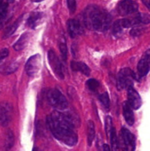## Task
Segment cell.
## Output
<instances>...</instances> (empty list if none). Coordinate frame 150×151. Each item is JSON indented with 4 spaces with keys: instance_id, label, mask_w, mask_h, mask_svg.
I'll list each match as a JSON object with an SVG mask.
<instances>
[{
    "instance_id": "19",
    "label": "cell",
    "mask_w": 150,
    "mask_h": 151,
    "mask_svg": "<svg viewBox=\"0 0 150 151\" xmlns=\"http://www.w3.org/2000/svg\"><path fill=\"white\" fill-rule=\"evenodd\" d=\"M87 139H88V146H91L95 137V126L91 120H89L87 125Z\"/></svg>"
},
{
    "instance_id": "2",
    "label": "cell",
    "mask_w": 150,
    "mask_h": 151,
    "mask_svg": "<svg viewBox=\"0 0 150 151\" xmlns=\"http://www.w3.org/2000/svg\"><path fill=\"white\" fill-rule=\"evenodd\" d=\"M85 26L90 29L104 32L110 26L111 16L104 9L94 4L88 6L83 12Z\"/></svg>"
},
{
    "instance_id": "12",
    "label": "cell",
    "mask_w": 150,
    "mask_h": 151,
    "mask_svg": "<svg viewBox=\"0 0 150 151\" xmlns=\"http://www.w3.org/2000/svg\"><path fill=\"white\" fill-rule=\"evenodd\" d=\"M44 17V15L43 13H41V12H33V13H32L29 15V18L27 19V22H26V25L29 27L34 29L38 25H39V24L42 22Z\"/></svg>"
},
{
    "instance_id": "33",
    "label": "cell",
    "mask_w": 150,
    "mask_h": 151,
    "mask_svg": "<svg viewBox=\"0 0 150 151\" xmlns=\"http://www.w3.org/2000/svg\"><path fill=\"white\" fill-rule=\"evenodd\" d=\"M32 1H34V2H40V1H42L44 0H32Z\"/></svg>"
},
{
    "instance_id": "27",
    "label": "cell",
    "mask_w": 150,
    "mask_h": 151,
    "mask_svg": "<svg viewBox=\"0 0 150 151\" xmlns=\"http://www.w3.org/2000/svg\"><path fill=\"white\" fill-rule=\"evenodd\" d=\"M60 53H61L62 57H63V59L64 60H66V58H67L68 49L64 39L62 40V41L60 42Z\"/></svg>"
},
{
    "instance_id": "9",
    "label": "cell",
    "mask_w": 150,
    "mask_h": 151,
    "mask_svg": "<svg viewBox=\"0 0 150 151\" xmlns=\"http://www.w3.org/2000/svg\"><path fill=\"white\" fill-rule=\"evenodd\" d=\"M127 97L128 103L130 105L132 109L137 110V109L141 108V105H142V101H141V97H140L139 94L132 86L128 88Z\"/></svg>"
},
{
    "instance_id": "24",
    "label": "cell",
    "mask_w": 150,
    "mask_h": 151,
    "mask_svg": "<svg viewBox=\"0 0 150 151\" xmlns=\"http://www.w3.org/2000/svg\"><path fill=\"white\" fill-rule=\"evenodd\" d=\"M87 86L91 91H95L99 87V83L96 79H89L87 81Z\"/></svg>"
},
{
    "instance_id": "25",
    "label": "cell",
    "mask_w": 150,
    "mask_h": 151,
    "mask_svg": "<svg viewBox=\"0 0 150 151\" xmlns=\"http://www.w3.org/2000/svg\"><path fill=\"white\" fill-rule=\"evenodd\" d=\"M104 127H105V131L106 134H107V137H110V134L111 133L112 130H113V124H112V119L110 116H106L105 118V125H104Z\"/></svg>"
},
{
    "instance_id": "1",
    "label": "cell",
    "mask_w": 150,
    "mask_h": 151,
    "mask_svg": "<svg viewBox=\"0 0 150 151\" xmlns=\"http://www.w3.org/2000/svg\"><path fill=\"white\" fill-rule=\"evenodd\" d=\"M46 121L51 134L58 141L68 146H74L77 143V135L74 131L76 124L70 112L55 111L47 116Z\"/></svg>"
},
{
    "instance_id": "18",
    "label": "cell",
    "mask_w": 150,
    "mask_h": 151,
    "mask_svg": "<svg viewBox=\"0 0 150 151\" xmlns=\"http://www.w3.org/2000/svg\"><path fill=\"white\" fill-rule=\"evenodd\" d=\"M19 67V63L17 62H10L4 64L0 68V73L3 75H10L17 70Z\"/></svg>"
},
{
    "instance_id": "11",
    "label": "cell",
    "mask_w": 150,
    "mask_h": 151,
    "mask_svg": "<svg viewBox=\"0 0 150 151\" xmlns=\"http://www.w3.org/2000/svg\"><path fill=\"white\" fill-rule=\"evenodd\" d=\"M68 31L71 38H75L83 33V27L80 22L76 19H69L68 21Z\"/></svg>"
},
{
    "instance_id": "21",
    "label": "cell",
    "mask_w": 150,
    "mask_h": 151,
    "mask_svg": "<svg viewBox=\"0 0 150 151\" xmlns=\"http://www.w3.org/2000/svg\"><path fill=\"white\" fill-rule=\"evenodd\" d=\"M109 138H110V143H111V146L113 150H117L118 147H119V141H118L117 135H116V130H115L114 128H113V130H112Z\"/></svg>"
},
{
    "instance_id": "20",
    "label": "cell",
    "mask_w": 150,
    "mask_h": 151,
    "mask_svg": "<svg viewBox=\"0 0 150 151\" xmlns=\"http://www.w3.org/2000/svg\"><path fill=\"white\" fill-rule=\"evenodd\" d=\"M7 4L3 2L2 1H0V29L3 27L4 24V21L7 14Z\"/></svg>"
},
{
    "instance_id": "26",
    "label": "cell",
    "mask_w": 150,
    "mask_h": 151,
    "mask_svg": "<svg viewBox=\"0 0 150 151\" xmlns=\"http://www.w3.org/2000/svg\"><path fill=\"white\" fill-rule=\"evenodd\" d=\"M123 26L121 24V20H118L116 21V22L114 23L113 27V32L114 35H117L119 34H121L123 31Z\"/></svg>"
},
{
    "instance_id": "28",
    "label": "cell",
    "mask_w": 150,
    "mask_h": 151,
    "mask_svg": "<svg viewBox=\"0 0 150 151\" xmlns=\"http://www.w3.org/2000/svg\"><path fill=\"white\" fill-rule=\"evenodd\" d=\"M67 5L71 14H73L76 10V0H67Z\"/></svg>"
},
{
    "instance_id": "32",
    "label": "cell",
    "mask_w": 150,
    "mask_h": 151,
    "mask_svg": "<svg viewBox=\"0 0 150 151\" xmlns=\"http://www.w3.org/2000/svg\"><path fill=\"white\" fill-rule=\"evenodd\" d=\"M146 6H147V7L149 8V10H150V0H148V1L146 2Z\"/></svg>"
},
{
    "instance_id": "7",
    "label": "cell",
    "mask_w": 150,
    "mask_h": 151,
    "mask_svg": "<svg viewBox=\"0 0 150 151\" xmlns=\"http://www.w3.org/2000/svg\"><path fill=\"white\" fill-rule=\"evenodd\" d=\"M48 60L50 66L56 76L60 79H64V75L63 72V66L60 61V59L57 56L54 50H49L48 52Z\"/></svg>"
},
{
    "instance_id": "30",
    "label": "cell",
    "mask_w": 150,
    "mask_h": 151,
    "mask_svg": "<svg viewBox=\"0 0 150 151\" xmlns=\"http://www.w3.org/2000/svg\"><path fill=\"white\" fill-rule=\"evenodd\" d=\"M142 58H144L147 62L150 63V50H148L145 53H144V56Z\"/></svg>"
},
{
    "instance_id": "22",
    "label": "cell",
    "mask_w": 150,
    "mask_h": 151,
    "mask_svg": "<svg viewBox=\"0 0 150 151\" xmlns=\"http://www.w3.org/2000/svg\"><path fill=\"white\" fill-rule=\"evenodd\" d=\"M99 100L104 109H109V107H110V99H109V95L107 92L100 94L99 96Z\"/></svg>"
},
{
    "instance_id": "10",
    "label": "cell",
    "mask_w": 150,
    "mask_h": 151,
    "mask_svg": "<svg viewBox=\"0 0 150 151\" xmlns=\"http://www.w3.org/2000/svg\"><path fill=\"white\" fill-rule=\"evenodd\" d=\"M121 137L124 144L125 149L127 150H134L135 149V139L133 134L127 130L123 128L121 129Z\"/></svg>"
},
{
    "instance_id": "15",
    "label": "cell",
    "mask_w": 150,
    "mask_h": 151,
    "mask_svg": "<svg viewBox=\"0 0 150 151\" xmlns=\"http://www.w3.org/2000/svg\"><path fill=\"white\" fill-rule=\"evenodd\" d=\"M71 68L73 71L75 72H80L82 74H84L86 76H88L91 73L89 67L85 64L82 62H77V61H71Z\"/></svg>"
},
{
    "instance_id": "31",
    "label": "cell",
    "mask_w": 150,
    "mask_h": 151,
    "mask_svg": "<svg viewBox=\"0 0 150 151\" xmlns=\"http://www.w3.org/2000/svg\"><path fill=\"white\" fill-rule=\"evenodd\" d=\"M103 149L104 150H110V147H109V146L107 145H103Z\"/></svg>"
},
{
    "instance_id": "3",
    "label": "cell",
    "mask_w": 150,
    "mask_h": 151,
    "mask_svg": "<svg viewBox=\"0 0 150 151\" xmlns=\"http://www.w3.org/2000/svg\"><path fill=\"white\" fill-rule=\"evenodd\" d=\"M47 100L50 106L57 111H64L69 107V103L63 94L55 88L50 89L47 92Z\"/></svg>"
},
{
    "instance_id": "14",
    "label": "cell",
    "mask_w": 150,
    "mask_h": 151,
    "mask_svg": "<svg viewBox=\"0 0 150 151\" xmlns=\"http://www.w3.org/2000/svg\"><path fill=\"white\" fill-rule=\"evenodd\" d=\"M29 38H30V34L28 33V32L24 33L13 45L14 50L16 51H21V50H24L27 45Z\"/></svg>"
},
{
    "instance_id": "35",
    "label": "cell",
    "mask_w": 150,
    "mask_h": 151,
    "mask_svg": "<svg viewBox=\"0 0 150 151\" xmlns=\"http://www.w3.org/2000/svg\"><path fill=\"white\" fill-rule=\"evenodd\" d=\"M1 1V0H0V1Z\"/></svg>"
},
{
    "instance_id": "8",
    "label": "cell",
    "mask_w": 150,
    "mask_h": 151,
    "mask_svg": "<svg viewBox=\"0 0 150 151\" xmlns=\"http://www.w3.org/2000/svg\"><path fill=\"white\" fill-rule=\"evenodd\" d=\"M117 9L121 16H127L137 12L138 5L133 0H122L118 5Z\"/></svg>"
},
{
    "instance_id": "13",
    "label": "cell",
    "mask_w": 150,
    "mask_h": 151,
    "mask_svg": "<svg viewBox=\"0 0 150 151\" xmlns=\"http://www.w3.org/2000/svg\"><path fill=\"white\" fill-rule=\"evenodd\" d=\"M123 114L124 119L126 120V123L129 125H132L135 122V118H134V114L132 112V107L129 103L124 102L123 104Z\"/></svg>"
},
{
    "instance_id": "6",
    "label": "cell",
    "mask_w": 150,
    "mask_h": 151,
    "mask_svg": "<svg viewBox=\"0 0 150 151\" xmlns=\"http://www.w3.org/2000/svg\"><path fill=\"white\" fill-rule=\"evenodd\" d=\"M41 57L39 54L31 56L25 65V70L29 76L33 77L38 72L41 66Z\"/></svg>"
},
{
    "instance_id": "4",
    "label": "cell",
    "mask_w": 150,
    "mask_h": 151,
    "mask_svg": "<svg viewBox=\"0 0 150 151\" xmlns=\"http://www.w3.org/2000/svg\"><path fill=\"white\" fill-rule=\"evenodd\" d=\"M135 75L129 68H124L119 72L117 81V88L119 90L132 86Z\"/></svg>"
},
{
    "instance_id": "5",
    "label": "cell",
    "mask_w": 150,
    "mask_h": 151,
    "mask_svg": "<svg viewBox=\"0 0 150 151\" xmlns=\"http://www.w3.org/2000/svg\"><path fill=\"white\" fill-rule=\"evenodd\" d=\"M13 108L10 103L3 101L0 103V125L7 127L11 122Z\"/></svg>"
},
{
    "instance_id": "34",
    "label": "cell",
    "mask_w": 150,
    "mask_h": 151,
    "mask_svg": "<svg viewBox=\"0 0 150 151\" xmlns=\"http://www.w3.org/2000/svg\"><path fill=\"white\" fill-rule=\"evenodd\" d=\"M9 1H13V0H9Z\"/></svg>"
},
{
    "instance_id": "29",
    "label": "cell",
    "mask_w": 150,
    "mask_h": 151,
    "mask_svg": "<svg viewBox=\"0 0 150 151\" xmlns=\"http://www.w3.org/2000/svg\"><path fill=\"white\" fill-rule=\"evenodd\" d=\"M8 55H9V50H7V49L4 48L0 50V61L2 60L3 59L5 58L6 57H7Z\"/></svg>"
},
{
    "instance_id": "17",
    "label": "cell",
    "mask_w": 150,
    "mask_h": 151,
    "mask_svg": "<svg viewBox=\"0 0 150 151\" xmlns=\"http://www.w3.org/2000/svg\"><path fill=\"white\" fill-rule=\"evenodd\" d=\"M150 70V63L147 62L144 58L140 60L138 64V72L140 78L144 77L147 75Z\"/></svg>"
},
{
    "instance_id": "16",
    "label": "cell",
    "mask_w": 150,
    "mask_h": 151,
    "mask_svg": "<svg viewBox=\"0 0 150 151\" xmlns=\"http://www.w3.org/2000/svg\"><path fill=\"white\" fill-rule=\"evenodd\" d=\"M23 18H24V16L22 15V16H21L20 17H19V19L14 22V23L12 24L11 25H10V26L5 29V31H4L2 36L3 39H6V38H9L10 35H12L13 33H14L15 31L17 29V28L19 27V26L20 25L21 22L22 20H23Z\"/></svg>"
},
{
    "instance_id": "23",
    "label": "cell",
    "mask_w": 150,
    "mask_h": 151,
    "mask_svg": "<svg viewBox=\"0 0 150 151\" xmlns=\"http://www.w3.org/2000/svg\"><path fill=\"white\" fill-rule=\"evenodd\" d=\"M14 143V136L11 131H8L6 134L5 139V147L7 149H10L13 147Z\"/></svg>"
}]
</instances>
